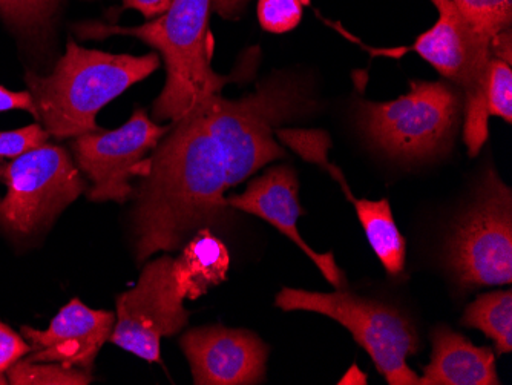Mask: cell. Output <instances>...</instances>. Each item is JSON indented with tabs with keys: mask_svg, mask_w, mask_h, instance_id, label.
Returning <instances> with one entry per match:
<instances>
[{
	"mask_svg": "<svg viewBox=\"0 0 512 385\" xmlns=\"http://www.w3.org/2000/svg\"><path fill=\"white\" fill-rule=\"evenodd\" d=\"M486 111L488 116L499 117L512 123V70L511 65L491 59L488 86H486Z\"/></svg>",
	"mask_w": 512,
	"mask_h": 385,
	"instance_id": "cell-21",
	"label": "cell"
},
{
	"mask_svg": "<svg viewBox=\"0 0 512 385\" xmlns=\"http://www.w3.org/2000/svg\"><path fill=\"white\" fill-rule=\"evenodd\" d=\"M249 2L250 0H212V8L224 19H238Z\"/></svg>",
	"mask_w": 512,
	"mask_h": 385,
	"instance_id": "cell-28",
	"label": "cell"
},
{
	"mask_svg": "<svg viewBox=\"0 0 512 385\" xmlns=\"http://www.w3.org/2000/svg\"><path fill=\"white\" fill-rule=\"evenodd\" d=\"M172 260L163 255L146 264L134 289L117 298L109 341L148 362L161 361V339L180 333L191 316L175 287Z\"/></svg>",
	"mask_w": 512,
	"mask_h": 385,
	"instance_id": "cell-9",
	"label": "cell"
},
{
	"mask_svg": "<svg viewBox=\"0 0 512 385\" xmlns=\"http://www.w3.org/2000/svg\"><path fill=\"white\" fill-rule=\"evenodd\" d=\"M13 109H22L36 117L33 97L28 91H10L5 86H0V112L13 111Z\"/></svg>",
	"mask_w": 512,
	"mask_h": 385,
	"instance_id": "cell-25",
	"label": "cell"
},
{
	"mask_svg": "<svg viewBox=\"0 0 512 385\" xmlns=\"http://www.w3.org/2000/svg\"><path fill=\"white\" fill-rule=\"evenodd\" d=\"M462 106V94L447 80H411L407 96L390 102L359 100V125L388 157L421 162L451 148Z\"/></svg>",
	"mask_w": 512,
	"mask_h": 385,
	"instance_id": "cell-4",
	"label": "cell"
},
{
	"mask_svg": "<svg viewBox=\"0 0 512 385\" xmlns=\"http://www.w3.org/2000/svg\"><path fill=\"white\" fill-rule=\"evenodd\" d=\"M316 106L301 80L276 73L241 99L214 94L172 123L132 194L137 263L221 226L230 209L227 189L286 157L276 129Z\"/></svg>",
	"mask_w": 512,
	"mask_h": 385,
	"instance_id": "cell-1",
	"label": "cell"
},
{
	"mask_svg": "<svg viewBox=\"0 0 512 385\" xmlns=\"http://www.w3.org/2000/svg\"><path fill=\"white\" fill-rule=\"evenodd\" d=\"M123 10H135L146 20H154L168 13L174 0H122Z\"/></svg>",
	"mask_w": 512,
	"mask_h": 385,
	"instance_id": "cell-26",
	"label": "cell"
},
{
	"mask_svg": "<svg viewBox=\"0 0 512 385\" xmlns=\"http://www.w3.org/2000/svg\"><path fill=\"white\" fill-rule=\"evenodd\" d=\"M462 326L477 329L493 339L497 355L512 350V292L496 290L483 293L467 307L462 316Z\"/></svg>",
	"mask_w": 512,
	"mask_h": 385,
	"instance_id": "cell-17",
	"label": "cell"
},
{
	"mask_svg": "<svg viewBox=\"0 0 512 385\" xmlns=\"http://www.w3.org/2000/svg\"><path fill=\"white\" fill-rule=\"evenodd\" d=\"M8 384L13 385H88L92 375L59 362H31L20 359L7 372Z\"/></svg>",
	"mask_w": 512,
	"mask_h": 385,
	"instance_id": "cell-18",
	"label": "cell"
},
{
	"mask_svg": "<svg viewBox=\"0 0 512 385\" xmlns=\"http://www.w3.org/2000/svg\"><path fill=\"white\" fill-rule=\"evenodd\" d=\"M160 66L157 53L146 56L88 50L74 40L48 76L28 73V93L36 117L54 139H71L100 131L97 114L126 89L151 76Z\"/></svg>",
	"mask_w": 512,
	"mask_h": 385,
	"instance_id": "cell-2",
	"label": "cell"
},
{
	"mask_svg": "<svg viewBox=\"0 0 512 385\" xmlns=\"http://www.w3.org/2000/svg\"><path fill=\"white\" fill-rule=\"evenodd\" d=\"M439 11V20L422 34L413 47L371 50L373 56L401 57L414 51L439 71L462 94L465 108L463 140L471 157L479 155L488 140L486 86L490 74L491 39L473 27L453 0H431Z\"/></svg>",
	"mask_w": 512,
	"mask_h": 385,
	"instance_id": "cell-5",
	"label": "cell"
},
{
	"mask_svg": "<svg viewBox=\"0 0 512 385\" xmlns=\"http://www.w3.org/2000/svg\"><path fill=\"white\" fill-rule=\"evenodd\" d=\"M298 191L296 172L290 166L279 165L253 178L243 194L227 197L226 205L230 209L256 215L275 226L315 263L325 280L336 290L345 289V275L336 264L333 252L318 254L299 234L298 218L306 212L299 206Z\"/></svg>",
	"mask_w": 512,
	"mask_h": 385,
	"instance_id": "cell-14",
	"label": "cell"
},
{
	"mask_svg": "<svg viewBox=\"0 0 512 385\" xmlns=\"http://www.w3.org/2000/svg\"><path fill=\"white\" fill-rule=\"evenodd\" d=\"M447 263L465 287L512 283V192L493 169L451 235Z\"/></svg>",
	"mask_w": 512,
	"mask_h": 385,
	"instance_id": "cell-8",
	"label": "cell"
},
{
	"mask_svg": "<svg viewBox=\"0 0 512 385\" xmlns=\"http://www.w3.org/2000/svg\"><path fill=\"white\" fill-rule=\"evenodd\" d=\"M171 126L157 125L137 109L131 119L114 131L88 132L74 139L77 168L91 181L89 200L125 203L134 194L131 177L145 171L146 155L168 134Z\"/></svg>",
	"mask_w": 512,
	"mask_h": 385,
	"instance_id": "cell-10",
	"label": "cell"
},
{
	"mask_svg": "<svg viewBox=\"0 0 512 385\" xmlns=\"http://www.w3.org/2000/svg\"><path fill=\"white\" fill-rule=\"evenodd\" d=\"M212 0H174L168 13L140 27L85 24L76 28L80 39L102 40L109 36H132L157 50L166 65V85L154 102L155 122L183 119L200 103L220 94L235 77L212 70Z\"/></svg>",
	"mask_w": 512,
	"mask_h": 385,
	"instance_id": "cell-3",
	"label": "cell"
},
{
	"mask_svg": "<svg viewBox=\"0 0 512 385\" xmlns=\"http://www.w3.org/2000/svg\"><path fill=\"white\" fill-rule=\"evenodd\" d=\"M275 304L284 312L304 310L329 316L352 333L390 385H421L408 358L421 349L416 327L399 310L364 300L345 289L332 293L284 287Z\"/></svg>",
	"mask_w": 512,
	"mask_h": 385,
	"instance_id": "cell-6",
	"label": "cell"
},
{
	"mask_svg": "<svg viewBox=\"0 0 512 385\" xmlns=\"http://www.w3.org/2000/svg\"><path fill=\"white\" fill-rule=\"evenodd\" d=\"M275 137H278L287 148L293 149L299 157L321 166L338 181L348 201L355 206L368 243L384 269L387 270V274L390 277L402 274L407 263V240L394 221L390 201L387 198L373 201L368 198L356 200L353 197L341 169L330 163L329 149L332 146V140L329 134L321 129L278 128L275 131Z\"/></svg>",
	"mask_w": 512,
	"mask_h": 385,
	"instance_id": "cell-12",
	"label": "cell"
},
{
	"mask_svg": "<svg viewBox=\"0 0 512 385\" xmlns=\"http://www.w3.org/2000/svg\"><path fill=\"white\" fill-rule=\"evenodd\" d=\"M30 352L27 339L0 321V385L8 384V370Z\"/></svg>",
	"mask_w": 512,
	"mask_h": 385,
	"instance_id": "cell-24",
	"label": "cell"
},
{
	"mask_svg": "<svg viewBox=\"0 0 512 385\" xmlns=\"http://www.w3.org/2000/svg\"><path fill=\"white\" fill-rule=\"evenodd\" d=\"M114 326V312L91 309L79 298H74L60 309L48 329L22 326L20 335L31 346V352L23 359L59 362L91 373L97 355L111 338Z\"/></svg>",
	"mask_w": 512,
	"mask_h": 385,
	"instance_id": "cell-13",
	"label": "cell"
},
{
	"mask_svg": "<svg viewBox=\"0 0 512 385\" xmlns=\"http://www.w3.org/2000/svg\"><path fill=\"white\" fill-rule=\"evenodd\" d=\"M474 28L491 40L511 28L512 0H453Z\"/></svg>",
	"mask_w": 512,
	"mask_h": 385,
	"instance_id": "cell-20",
	"label": "cell"
},
{
	"mask_svg": "<svg viewBox=\"0 0 512 385\" xmlns=\"http://www.w3.org/2000/svg\"><path fill=\"white\" fill-rule=\"evenodd\" d=\"M0 229L25 238L46 228L85 192L82 172L62 146L43 143L14 158H0Z\"/></svg>",
	"mask_w": 512,
	"mask_h": 385,
	"instance_id": "cell-7",
	"label": "cell"
},
{
	"mask_svg": "<svg viewBox=\"0 0 512 385\" xmlns=\"http://www.w3.org/2000/svg\"><path fill=\"white\" fill-rule=\"evenodd\" d=\"M491 56L493 59L503 60L511 65L512 63V31L511 28L497 34L491 40Z\"/></svg>",
	"mask_w": 512,
	"mask_h": 385,
	"instance_id": "cell-27",
	"label": "cell"
},
{
	"mask_svg": "<svg viewBox=\"0 0 512 385\" xmlns=\"http://www.w3.org/2000/svg\"><path fill=\"white\" fill-rule=\"evenodd\" d=\"M229 267L226 244L212 229L203 228L186 241L180 257L172 260V277L180 297L195 301L224 283Z\"/></svg>",
	"mask_w": 512,
	"mask_h": 385,
	"instance_id": "cell-16",
	"label": "cell"
},
{
	"mask_svg": "<svg viewBox=\"0 0 512 385\" xmlns=\"http://www.w3.org/2000/svg\"><path fill=\"white\" fill-rule=\"evenodd\" d=\"M306 4L309 0H258V20L269 33H289L301 22Z\"/></svg>",
	"mask_w": 512,
	"mask_h": 385,
	"instance_id": "cell-22",
	"label": "cell"
},
{
	"mask_svg": "<svg viewBox=\"0 0 512 385\" xmlns=\"http://www.w3.org/2000/svg\"><path fill=\"white\" fill-rule=\"evenodd\" d=\"M60 0H0L5 24L22 34H39L50 25Z\"/></svg>",
	"mask_w": 512,
	"mask_h": 385,
	"instance_id": "cell-19",
	"label": "cell"
},
{
	"mask_svg": "<svg viewBox=\"0 0 512 385\" xmlns=\"http://www.w3.org/2000/svg\"><path fill=\"white\" fill-rule=\"evenodd\" d=\"M197 385H252L266 379L269 347L244 329L206 326L189 330L180 339Z\"/></svg>",
	"mask_w": 512,
	"mask_h": 385,
	"instance_id": "cell-11",
	"label": "cell"
},
{
	"mask_svg": "<svg viewBox=\"0 0 512 385\" xmlns=\"http://www.w3.org/2000/svg\"><path fill=\"white\" fill-rule=\"evenodd\" d=\"M50 134L39 122L14 131L0 132V158H14L48 142Z\"/></svg>",
	"mask_w": 512,
	"mask_h": 385,
	"instance_id": "cell-23",
	"label": "cell"
},
{
	"mask_svg": "<svg viewBox=\"0 0 512 385\" xmlns=\"http://www.w3.org/2000/svg\"><path fill=\"white\" fill-rule=\"evenodd\" d=\"M433 353L421 385H499L496 352L474 346L467 336L444 324L431 332Z\"/></svg>",
	"mask_w": 512,
	"mask_h": 385,
	"instance_id": "cell-15",
	"label": "cell"
}]
</instances>
